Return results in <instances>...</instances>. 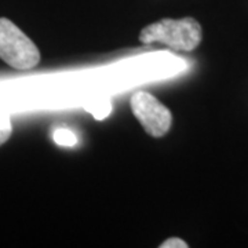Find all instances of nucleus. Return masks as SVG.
Listing matches in <instances>:
<instances>
[{"label":"nucleus","instance_id":"20e7f679","mask_svg":"<svg viewBox=\"0 0 248 248\" xmlns=\"http://www.w3.org/2000/svg\"><path fill=\"white\" fill-rule=\"evenodd\" d=\"M84 109L90 112L97 120H104L112 112V104L108 98H101V99H94L87 105H84Z\"/></svg>","mask_w":248,"mask_h":248},{"label":"nucleus","instance_id":"f03ea898","mask_svg":"<svg viewBox=\"0 0 248 248\" xmlns=\"http://www.w3.org/2000/svg\"><path fill=\"white\" fill-rule=\"evenodd\" d=\"M0 58L16 69H31L40 61L35 43L7 18H0Z\"/></svg>","mask_w":248,"mask_h":248},{"label":"nucleus","instance_id":"f257e3e1","mask_svg":"<svg viewBox=\"0 0 248 248\" xmlns=\"http://www.w3.org/2000/svg\"><path fill=\"white\" fill-rule=\"evenodd\" d=\"M202 37V27L195 18H164L143 28L140 42L143 45L161 43L178 51H192L200 45Z\"/></svg>","mask_w":248,"mask_h":248},{"label":"nucleus","instance_id":"39448f33","mask_svg":"<svg viewBox=\"0 0 248 248\" xmlns=\"http://www.w3.org/2000/svg\"><path fill=\"white\" fill-rule=\"evenodd\" d=\"M11 133H13V124L10 115L6 110L0 109V145H3L9 140Z\"/></svg>","mask_w":248,"mask_h":248},{"label":"nucleus","instance_id":"7ed1b4c3","mask_svg":"<svg viewBox=\"0 0 248 248\" xmlns=\"http://www.w3.org/2000/svg\"><path fill=\"white\" fill-rule=\"evenodd\" d=\"M131 109L134 116L152 137H163L169 133L172 116L167 107L149 93L138 91L131 98Z\"/></svg>","mask_w":248,"mask_h":248},{"label":"nucleus","instance_id":"0eeeda50","mask_svg":"<svg viewBox=\"0 0 248 248\" xmlns=\"http://www.w3.org/2000/svg\"><path fill=\"white\" fill-rule=\"evenodd\" d=\"M187 243L184 240L178 239V237H171V239L166 240L163 244H160V248H187Z\"/></svg>","mask_w":248,"mask_h":248},{"label":"nucleus","instance_id":"423d86ee","mask_svg":"<svg viewBox=\"0 0 248 248\" xmlns=\"http://www.w3.org/2000/svg\"><path fill=\"white\" fill-rule=\"evenodd\" d=\"M54 140L58 145H62V146H73L78 142L76 135L69 130H65V128H58L54 133Z\"/></svg>","mask_w":248,"mask_h":248}]
</instances>
